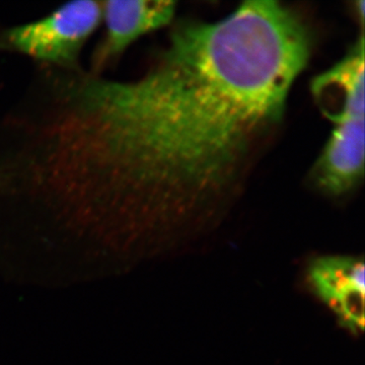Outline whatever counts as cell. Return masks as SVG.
<instances>
[{"instance_id": "cell-1", "label": "cell", "mask_w": 365, "mask_h": 365, "mask_svg": "<svg viewBox=\"0 0 365 365\" xmlns=\"http://www.w3.org/2000/svg\"><path fill=\"white\" fill-rule=\"evenodd\" d=\"M313 39L279 1L175 26L150 71L60 74L43 134L54 195L93 222L163 220L235 191L284 115Z\"/></svg>"}, {"instance_id": "cell-2", "label": "cell", "mask_w": 365, "mask_h": 365, "mask_svg": "<svg viewBox=\"0 0 365 365\" xmlns=\"http://www.w3.org/2000/svg\"><path fill=\"white\" fill-rule=\"evenodd\" d=\"M102 2L78 0L31 23L0 32V50L30 57L38 66L81 67L83 47L102 23Z\"/></svg>"}, {"instance_id": "cell-3", "label": "cell", "mask_w": 365, "mask_h": 365, "mask_svg": "<svg viewBox=\"0 0 365 365\" xmlns=\"http://www.w3.org/2000/svg\"><path fill=\"white\" fill-rule=\"evenodd\" d=\"M105 34L93 51L91 71L103 74L134 42L146 34L169 25L177 2L163 0L102 1Z\"/></svg>"}, {"instance_id": "cell-4", "label": "cell", "mask_w": 365, "mask_h": 365, "mask_svg": "<svg viewBox=\"0 0 365 365\" xmlns=\"http://www.w3.org/2000/svg\"><path fill=\"white\" fill-rule=\"evenodd\" d=\"M309 281L317 297L332 309L341 325L353 334L364 332L365 274L362 259L319 257L309 265Z\"/></svg>"}, {"instance_id": "cell-5", "label": "cell", "mask_w": 365, "mask_h": 365, "mask_svg": "<svg viewBox=\"0 0 365 365\" xmlns=\"http://www.w3.org/2000/svg\"><path fill=\"white\" fill-rule=\"evenodd\" d=\"M364 123L362 118L334 125L309 174L314 186L327 195H344L364 180Z\"/></svg>"}, {"instance_id": "cell-6", "label": "cell", "mask_w": 365, "mask_h": 365, "mask_svg": "<svg viewBox=\"0 0 365 365\" xmlns=\"http://www.w3.org/2000/svg\"><path fill=\"white\" fill-rule=\"evenodd\" d=\"M312 93L334 125L364 118V35L346 56L312 81Z\"/></svg>"}]
</instances>
